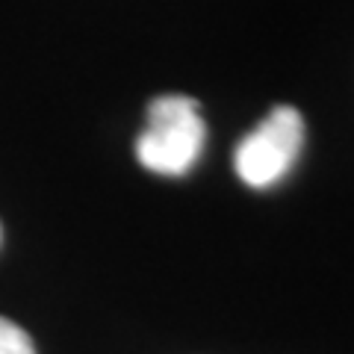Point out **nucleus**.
Listing matches in <instances>:
<instances>
[{
  "mask_svg": "<svg viewBox=\"0 0 354 354\" xmlns=\"http://www.w3.org/2000/svg\"><path fill=\"white\" fill-rule=\"evenodd\" d=\"M0 354H36V346L24 328L0 316Z\"/></svg>",
  "mask_w": 354,
  "mask_h": 354,
  "instance_id": "7ed1b4c3",
  "label": "nucleus"
},
{
  "mask_svg": "<svg viewBox=\"0 0 354 354\" xmlns=\"http://www.w3.org/2000/svg\"><path fill=\"white\" fill-rule=\"evenodd\" d=\"M204 136L207 127L192 97H153L148 104V127L136 139V160L153 174L180 177L201 157Z\"/></svg>",
  "mask_w": 354,
  "mask_h": 354,
  "instance_id": "f257e3e1",
  "label": "nucleus"
},
{
  "mask_svg": "<svg viewBox=\"0 0 354 354\" xmlns=\"http://www.w3.org/2000/svg\"><path fill=\"white\" fill-rule=\"evenodd\" d=\"M304 142V121L292 106H274L234 153L239 180L251 189H269L295 165Z\"/></svg>",
  "mask_w": 354,
  "mask_h": 354,
  "instance_id": "f03ea898",
  "label": "nucleus"
}]
</instances>
